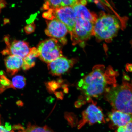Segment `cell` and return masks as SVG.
I'll use <instances>...</instances> for the list:
<instances>
[{
  "label": "cell",
  "instance_id": "obj_1",
  "mask_svg": "<svg viewBox=\"0 0 132 132\" xmlns=\"http://www.w3.org/2000/svg\"><path fill=\"white\" fill-rule=\"evenodd\" d=\"M101 66L93 71L79 82V88L87 97H98L104 93L109 81L106 71Z\"/></svg>",
  "mask_w": 132,
  "mask_h": 132
},
{
  "label": "cell",
  "instance_id": "obj_2",
  "mask_svg": "<svg viewBox=\"0 0 132 132\" xmlns=\"http://www.w3.org/2000/svg\"><path fill=\"white\" fill-rule=\"evenodd\" d=\"M131 87L125 82L106 91V100L113 110L132 114Z\"/></svg>",
  "mask_w": 132,
  "mask_h": 132
},
{
  "label": "cell",
  "instance_id": "obj_3",
  "mask_svg": "<svg viewBox=\"0 0 132 132\" xmlns=\"http://www.w3.org/2000/svg\"><path fill=\"white\" fill-rule=\"evenodd\" d=\"M120 27V21L116 16L103 14L94 23L93 34L98 40H110L118 34Z\"/></svg>",
  "mask_w": 132,
  "mask_h": 132
},
{
  "label": "cell",
  "instance_id": "obj_4",
  "mask_svg": "<svg viewBox=\"0 0 132 132\" xmlns=\"http://www.w3.org/2000/svg\"><path fill=\"white\" fill-rule=\"evenodd\" d=\"M43 16L47 20L53 19L58 20L65 25L70 35L73 32L77 19L71 6L49 9L43 14Z\"/></svg>",
  "mask_w": 132,
  "mask_h": 132
},
{
  "label": "cell",
  "instance_id": "obj_5",
  "mask_svg": "<svg viewBox=\"0 0 132 132\" xmlns=\"http://www.w3.org/2000/svg\"><path fill=\"white\" fill-rule=\"evenodd\" d=\"M37 48L39 53L38 57L46 63L48 64L63 56L59 41L53 38L40 41Z\"/></svg>",
  "mask_w": 132,
  "mask_h": 132
},
{
  "label": "cell",
  "instance_id": "obj_6",
  "mask_svg": "<svg viewBox=\"0 0 132 132\" xmlns=\"http://www.w3.org/2000/svg\"><path fill=\"white\" fill-rule=\"evenodd\" d=\"M94 24L86 19L77 18L73 32L71 35L72 40L82 42L89 38L93 34Z\"/></svg>",
  "mask_w": 132,
  "mask_h": 132
},
{
  "label": "cell",
  "instance_id": "obj_7",
  "mask_svg": "<svg viewBox=\"0 0 132 132\" xmlns=\"http://www.w3.org/2000/svg\"><path fill=\"white\" fill-rule=\"evenodd\" d=\"M46 22L47 26L45 30L46 35L65 44V37L68 32L65 25L56 19L47 20Z\"/></svg>",
  "mask_w": 132,
  "mask_h": 132
},
{
  "label": "cell",
  "instance_id": "obj_8",
  "mask_svg": "<svg viewBox=\"0 0 132 132\" xmlns=\"http://www.w3.org/2000/svg\"><path fill=\"white\" fill-rule=\"evenodd\" d=\"M82 119L78 126L80 129L86 123L93 125L96 123H101L105 122L104 115L102 110L94 104L89 105L82 113Z\"/></svg>",
  "mask_w": 132,
  "mask_h": 132
},
{
  "label": "cell",
  "instance_id": "obj_9",
  "mask_svg": "<svg viewBox=\"0 0 132 132\" xmlns=\"http://www.w3.org/2000/svg\"><path fill=\"white\" fill-rule=\"evenodd\" d=\"M7 45V48L3 52L5 55H14L23 59L29 53L30 48L28 43L26 41L14 40L11 43L9 37L5 36L4 38Z\"/></svg>",
  "mask_w": 132,
  "mask_h": 132
},
{
  "label": "cell",
  "instance_id": "obj_10",
  "mask_svg": "<svg viewBox=\"0 0 132 132\" xmlns=\"http://www.w3.org/2000/svg\"><path fill=\"white\" fill-rule=\"evenodd\" d=\"M73 64L71 59L62 56L48 64V69L49 73L52 76H60L68 71Z\"/></svg>",
  "mask_w": 132,
  "mask_h": 132
},
{
  "label": "cell",
  "instance_id": "obj_11",
  "mask_svg": "<svg viewBox=\"0 0 132 132\" xmlns=\"http://www.w3.org/2000/svg\"><path fill=\"white\" fill-rule=\"evenodd\" d=\"M86 0H79L78 2L72 7L77 18L86 19L94 23L98 17L86 7Z\"/></svg>",
  "mask_w": 132,
  "mask_h": 132
},
{
  "label": "cell",
  "instance_id": "obj_12",
  "mask_svg": "<svg viewBox=\"0 0 132 132\" xmlns=\"http://www.w3.org/2000/svg\"><path fill=\"white\" fill-rule=\"evenodd\" d=\"M108 116L112 125L118 127L125 126L132 121L131 114L118 110H113L108 113Z\"/></svg>",
  "mask_w": 132,
  "mask_h": 132
},
{
  "label": "cell",
  "instance_id": "obj_13",
  "mask_svg": "<svg viewBox=\"0 0 132 132\" xmlns=\"http://www.w3.org/2000/svg\"><path fill=\"white\" fill-rule=\"evenodd\" d=\"M4 62L7 72L13 75L22 68L23 59L18 56L9 55L5 59Z\"/></svg>",
  "mask_w": 132,
  "mask_h": 132
},
{
  "label": "cell",
  "instance_id": "obj_14",
  "mask_svg": "<svg viewBox=\"0 0 132 132\" xmlns=\"http://www.w3.org/2000/svg\"><path fill=\"white\" fill-rule=\"evenodd\" d=\"M39 55L37 48H30L28 54L23 59V70H27L34 67L35 65L36 58L39 57Z\"/></svg>",
  "mask_w": 132,
  "mask_h": 132
},
{
  "label": "cell",
  "instance_id": "obj_15",
  "mask_svg": "<svg viewBox=\"0 0 132 132\" xmlns=\"http://www.w3.org/2000/svg\"><path fill=\"white\" fill-rule=\"evenodd\" d=\"M45 4L43 6L44 10L63 7L64 0H44Z\"/></svg>",
  "mask_w": 132,
  "mask_h": 132
},
{
  "label": "cell",
  "instance_id": "obj_16",
  "mask_svg": "<svg viewBox=\"0 0 132 132\" xmlns=\"http://www.w3.org/2000/svg\"><path fill=\"white\" fill-rule=\"evenodd\" d=\"M11 83L13 88L22 89L26 85V79L23 76L16 75L13 77Z\"/></svg>",
  "mask_w": 132,
  "mask_h": 132
},
{
  "label": "cell",
  "instance_id": "obj_17",
  "mask_svg": "<svg viewBox=\"0 0 132 132\" xmlns=\"http://www.w3.org/2000/svg\"><path fill=\"white\" fill-rule=\"evenodd\" d=\"M24 132H55L47 126L40 127L29 123Z\"/></svg>",
  "mask_w": 132,
  "mask_h": 132
},
{
  "label": "cell",
  "instance_id": "obj_18",
  "mask_svg": "<svg viewBox=\"0 0 132 132\" xmlns=\"http://www.w3.org/2000/svg\"><path fill=\"white\" fill-rule=\"evenodd\" d=\"M0 77V93H2L6 89L10 87L13 88L12 83L4 76Z\"/></svg>",
  "mask_w": 132,
  "mask_h": 132
},
{
  "label": "cell",
  "instance_id": "obj_19",
  "mask_svg": "<svg viewBox=\"0 0 132 132\" xmlns=\"http://www.w3.org/2000/svg\"><path fill=\"white\" fill-rule=\"evenodd\" d=\"M117 132H132V121L124 126L118 127Z\"/></svg>",
  "mask_w": 132,
  "mask_h": 132
},
{
  "label": "cell",
  "instance_id": "obj_20",
  "mask_svg": "<svg viewBox=\"0 0 132 132\" xmlns=\"http://www.w3.org/2000/svg\"><path fill=\"white\" fill-rule=\"evenodd\" d=\"M36 26L34 22L26 25L24 28L25 32L27 34H32L35 30Z\"/></svg>",
  "mask_w": 132,
  "mask_h": 132
},
{
  "label": "cell",
  "instance_id": "obj_21",
  "mask_svg": "<svg viewBox=\"0 0 132 132\" xmlns=\"http://www.w3.org/2000/svg\"><path fill=\"white\" fill-rule=\"evenodd\" d=\"M56 82H49L48 84L49 90L50 91H54L56 89L59 87Z\"/></svg>",
  "mask_w": 132,
  "mask_h": 132
},
{
  "label": "cell",
  "instance_id": "obj_22",
  "mask_svg": "<svg viewBox=\"0 0 132 132\" xmlns=\"http://www.w3.org/2000/svg\"><path fill=\"white\" fill-rule=\"evenodd\" d=\"M11 127L6 125L5 127L0 125V132H11Z\"/></svg>",
  "mask_w": 132,
  "mask_h": 132
},
{
  "label": "cell",
  "instance_id": "obj_23",
  "mask_svg": "<svg viewBox=\"0 0 132 132\" xmlns=\"http://www.w3.org/2000/svg\"><path fill=\"white\" fill-rule=\"evenodd\" d=\"M6 4L4 3H0V8L2 9L6 7Z\"/></svg>",
  "mask_w": 132,
  "mask_h": 132
},
{
  "label": "cell",
  "instance_id": "obj_24",
  "mask_svg": "<svg viewBox=\"0 0 132 132\" xmlns=\"http://www.w3.org/2000/svg\"><path fill=\"white\" fill-rule=\"evenodd\" d=\"M9 20L7 19H4V24H6L8 23H9Z\"/></svg>",
  "mask_w": 132,
  "mask_h": 132
},
{
  "label": "cell",
  "instance_id": "obj_25",
  "mask_svg": "<svg viewBox=\"0 0 132 132\" xmlns=\"http://www.w3.org/2000/svg\"><path fill=\"white\" fill-rule=\"evenodd\" d=\"M4 3L6 4H7L5 0H0V3Z\"/></svg>",
  "mask_w": 132,
  "mask_h": 132
},
{
  "label": "cell",
  "instance_id": "obj_26",
  "mask_svg": "<svg viewBox=\"0 0 132 132\" xmlns=\"http://www.w3.org/2000/svg\"><path fill=\"white\" fill-rule=\"evenodd\" d=\"M1 8H0V14H1Z\"/></svg>",
  "mask_w": 132,
  "mask_h": 132
}]
</instances>
